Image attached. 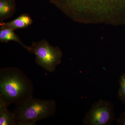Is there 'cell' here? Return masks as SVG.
Masks as SVG:
<instances>
[{
	"label": "cell",
	"instance_id": "cell-4",
	"mask_svg": "<svg viewBox=\"0 0 125 125\" xmlns=\"http://www.w3.org/2000/svg\"><path fill=\"white\" fill-rule=\"evenodd\" d=\"M29 52L35 55L37 64L49 72L55 71L63 55L59 47L52 46L45 39L32 42Z\"/></svg>",
	"mask_w": 125,
	"mask_h": 125
},
{
	"label": "cell",
	"instance_id": "cell-2",
	"mask_svg": "<svg viewBox=\"0 0 125 125\" xmlns=\"http://www.w3.org/2000/svg\"><path fill=\"white\" fill-rule=\"evenodd\" d=\"M33 90L32 81L19 69L8 67L0 70V101L7 107L33 96Z\"/></svg>",
	"mask_w": 125,
	"mask_h": 125
},
{
	"label": "cell",
	"instance_id": "cell-8",
	"mask_svg": "<svg viewBox=\"0 0 125 125\" xmlns=\"http://www.w3.org/2000/svg\"><path fill=\"white\" fill-rule=\"evenodd\" d=\"M10 41H13L20 44L29 51L30 46L25 45L18 35L15 33L13 30L8 28H0V42L3 43H7Z\"/></svg>",
	"mask_w": 125,
	"mask_h": 125
},
{
	"label": "cell",
	"instance_id": "cell-5",
	"mask_svg": "<svg viewBox=\"0 0 125 125\" xmlns=\"http://www.w3.org/2000/svg\"><path fill=\"white\" fill-rule=\"evenodd\" d=\"M115 118L114 107L112 103L100 100L93 105L83 118L85 125H111Z\"/></svg>",
	"mask_w": 125,
	"mask_h": 125
},
{
	"label": "cell",
	"instance_id": "cell-10",
	"mask_svg": "<svg viewBox=\"0 0 125 125\" xmlns=\"http://www.w3.org/2000/svg\"><path fill=\"white\" fill-rule=\"evenodd\" d=\"M120 87L118 90V97L123 103L125 104V73L121 75L119 79Z\"/></svg>",
	"mask_w": 125,
	"mask_h": 125
},
{
	"label": "cell",
	"instance_id": "cell-6",
	"mask_svg": "<svg viewBox=\"0 0 125 125\" xmlns=\"http://www.w3.org/2000/svg\"><path fill=\"white\" fill-rule=\"evenodd\" d=\"M33 23V21L30 16L28 14L24 13L10 22L0 23V28H8L15 31L28 28Z\"/></svg>",
	"mask_w": 125,
	"mask_h": 125
},
{
	"label": "cell",
	"instance_id": "cell-9",
	"mask_svg": "<svg viewBox=\"0 0 125 125\" xmlns=\"http://www.w3.org/2000/svg\"><path fill=\"white\" fill-rule=\"evenodd\" d=\"M14 114L4 103L0 101V125H16Z\"/></svg>",
	"mask_w": 125,
	"mask_h": 125
},
{
	"label": "cell",
	"instance_id": "cell-1",
	"mask_svg": "<svg viewBox=\"0 0 125 125\" xmlns=\"http://www.w3.org/2000/svg\"><path fill=\"white\" fill-rule=\"evenodd\" d=\"M74 22L125 25V0H48Z\"/></svg>",
	"mask_w": 125,
	"mask_h": 125
},
{
	"label": "cell",
	"instance_id": "cell-7",
	"mask_svg": "<svg viewBox=\"0 0 125 125\" xmlns=\"http://www.w3.org/2000/svg\"><path fill=\"white\" fill-rule=\"evenodd\" d=\"M16 9L15 0H0V23L11 18Z\"/></svg>",
	"mask_w": 125,
	"mask_h": 125
},
{
	"label": "cell",
	"instance_id": "cell-11",
	"mask_svg": "<svg viewBox=\"0 0 125 125\" xmlns=\"http://www.w3.org/2000/svg\"><path fill=\"white\" fill-rule=\"evenodd\" d=\"M116 120L117 125H125V111L121 114L118 118Z\"/></svg>",
	"mask_w": 125,
	"mask_h": 125
},
{
	"label": "cell",
	"instance_id": "cell-3",
	"mask_svg": "<svg viewBox=\"0 0 125 125\" xmlns=\"http://www.w3.org/2000/svg\"><path fill=\"white\" fill-rule=\"evenodd\" d=\"M56 105L54 100H46L32 96L16 105L13 112L18 125H34L37 122L54 116Z\"/></svg>",
	"mask_w": 125,
	"mask_h": 125
}]
</instances>
